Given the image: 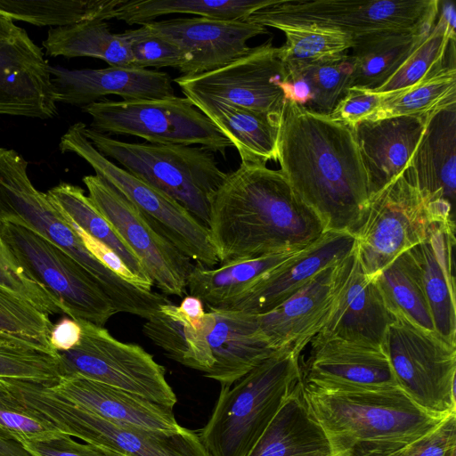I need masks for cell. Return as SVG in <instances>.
Instances as JSON below:
<instances>
[{"label": "cell", "mask_w": 456, "mask_h": 456, "mask_svg": "<svg viewBox=\"0 0 456 456\" xmlns=\"http://www.w3.org/2000/svg\"><path fill=\"white\" fill-rule=\"evenodd\" d=\"M278 161L297 196L326 232L354 235L372 193L353 129L287 100Z\"/></svg>", "instance_id": "obj_1"}, {"label": "cell", "mask_w": 456, "mask_h": 456, "mask_svg": "<svg viewBox=\"0 0 456 456\" xmlns=\"http://www.w3.org/2000/svg\"><path fill=\"white\" fill-rule=\"evenodd\" d=\"M208 228L220 265L305 249L326 232L281 170L248 164L212 197Z\"/></svg>", "instance_id": "obj_2"}, {"label": "cell", "mask_w": 456, "mask_h": 456, "mask_svg": "<svg viewBox=\"0 0 456 456\" xmlns=\"http://www.w3.org/2000/svg\"><path fill=\"white\" fill-rule=\"evenodd\" d=\"M27 169L21 155L0 148V222L23 225L66 252L99 285L116 313L149 318L160 303L159 295L127 282L97 260L47 193L34 187Z\"/></svg>", "instance_id": "obj_3"}, {"label": "cell", "mask_w": 456, "mask_h": 456, "mask_svg": "<svg viewBox=\"0 0 456 456\" xmlns=\"http://www.w3.org/2000/svg\"><path fill=\"white\" fill-rule=\"evenodd\" d=\"M304 389L308 407L330 437L336 453L362 446L417 439L446 418L430 414L398 387L379 389Z\"/></svg>", "instance_id": "obj_4"}, {"label": "cell", "mask_w": 456, "mask_h": 456, "mask_svg": "<svg viewBox=\"0 0 456 456\" xmlns=\"http://www.w3.org/2000/svg\"><path fill=\"white\" fill-rule=\"evenodd\" d=\"M300 355L281 348L230 386H221L198 431L210 456H247L302 379Z\"/></svg>", "instance_id": "obj_5"}, {"label": "cell", "mask_w": 456, "mask_h": 456, "mask_svg": "<svg viewBox=\"0 0 456 456\" xmlns=\"http://www.w3.org/2000/svg\"><path fill=\"white\" fill-rule=\"evenodd\" d=\"M84 134L103 156L177 201L208 226L212 197L228 174L212 151L200 146L122 142L86 125Z\"/></svg>", "instance_id": "obj_6"}, {"label": "cell", "mask_w": 456, "mask_h": 456, "mask_svg": "<svg viewBox=\"0 0 456 456\" xmlns=\"http://www.w3.org/2000/svg\"><path fill=\"white\" fill-rule=\"evenodd\" d=\"M4 381L24 404L60 431L115 456H210L198 431L185 428L165 431L118 424L67 401L42 384L9 379Z\"/></svg>", "instance_id": "obj_7"}, {"label": "cell", "mask_w": 456, "mask_h": 456, "mask_svg": "<svg viewBox=\"0 0 456 456\" xmlns=\"http://www.w3.org/2000/svg\"><path fill=\"white\" fill-rule=\"evenodd\" d=\"M454 218L446 201H431L415 184L410 167L375 193L354 233L364 272L374 279L398 256L423 241L432 224Z\"/></svg>", "instance_id": "obj_8"}, {"label": "cell", "mask_w": 456, "mask_h": 456, "mask_svg": "<svg viewBox=\"0 0 456 456\" xmlns=\"http://www.w3.org/2000/svg\"><path fill=\"white\" fill-rule=\"evenodd\" d=\"M86 124L77 122L61 136V152H71L85 159L104 180L130 201L179 251L208 267L219 260L207 225L177 201L133 175L100 153L84 134Z\"/></svg>", "instance_id": "obj_9"}, {"label": "cell", "mask_w": 456, "mask_h": 456, "mask_svg": "<svg viewBox=\"0 0 456 456\" xmlns=\"http://www.w3.org/2000/svg\"><path fill=\"white\" fill-rule=\"evenodd\" d=\"M90 128L126 134L154 144L200 145L224 155L233 147L221 130L186 97L135 101L100 100L82 107Z\"/></svg>", "instance_id": "obj_10"}, {"label": "cell", "mask_w": 456, "mask_h": 456, "mask_svg": "<svg viewBox=\"0 0 456 456\" xmlns=\"http://www.w3.org/2000/svg\"><path fill=\"white\" fill-rule=\"evenodd\" d=\"M394 314L383 346L398 387L430 414H456V345Z\"/></svg>", "instance_id": "obj_11"}, {"label": "cell", "mask_w": 456, "mask_h": 456, "mask_svg": "<svg viewBox=\"0 0 456 456\" xmlns=\"http://www.w3.org/2000/svg\"><path fill=\"white\" fill-rule=\"evenodd\" d=\"M0 241L26 275L58 300L72 319L104 327L117 314L112 302L86 271L37 232L1 221Z\"/></svg>", "instance_id": "obj_12"}, {"label": "cell", "mask_w": 456, "mask_h": 456, "mask_svg": "<svg viewBox=\"0 0 456 456\" xmlns=\"http://www.w3.org/2000/svg\"><path fill=\"white\" fill-rule=\"evenodd\" d=\"M438 11V0H275L247 20L265 28L277 23L315 24L337 28L354 38L384 30L431 29Z\"/></svg>", "instance_id": "obj_13"}, {"label": "cell", "mask_w": 456, "mask_h": 456, "mask_svg": "<svg viewBox=\"0 0 456 456\" xmlns=\"http://www.w3.org/2000/svg\"><path fill=\"white\" fill-rule=\"evenodd\" d=\"M80 342L58 352L61 377L81 376L174 408L176 395L166 379L164 366L142 346L115 338L104 327L77 321Z\"/></svg>", "instance_id": "obj_14"}, {"label": "cell", "mask_w": 456, "mask_h": 456, "mask_svg": "<svg viewBox=\"0 0 456 456\" xmlns=\"http://www.w3.org/2000/svg\"><path fill=\"white\" fill-rule=\"evenodd\" d=\"M82 180L94 206L140 260L153 285L165 295L183 297L194 265L191 260L101 177L89 175Z\"/></svg>", "instance_id": "obj_15"}, {"label": "cell", "mask_w": 456, "mask_h": 456, "mask_svg": "<svg viewBox=\"0 0 456 456\" xmlns=\"http://www.w3.org/2000/svg\"><path fill=\"white\" fill-rule=\"evenodd\" d=\"M288 70L272 40L219 69L174 81L185 94H194L273 116H281Z\"/></svg>", "instance_id": "obj_16"}, {"label": "cell", "mask_w": 456, "mask_h": 456, "mask_svg": "<svg viewBox=\"0 0 456 456\" xmlns=\"http://www.w3.org/2000/svg\"><path fill=\"white\" fill-rule=\"evenodd\" d=\"M57 100L42 49L24 28L0 15V115L53 118Z\"/></svg>", "instance_id": "obj_17"}, {"label": "cell", "mask_w": 456, "mask_h": 456, "mask_svg": "<svg viewBox=\"0 0 456 456\" xmlns=\"http://www.w3.org/2000/svg\"><path fill=\"white\" fill-rule=\"evenodd\" d=\"M300 359L302 385L314 391L398 387L383 346L319 332Z\"/></svg>", "instance_id": "obj_18"}, {"label": "cell", "mask_w": 456, "mask_h": 456, "mask_svg": "<svg viewBox=\"0 0 456 456\" xmlns=\"http://www.w3.org/2000/svg\"><path fill=\"white\" fill-rule=\"evenodd\" d=\"M394 320L395 314L376 280L364 272L354 245L340 262L333 308L321 331L383 346L387 327Z\"/></svg>", "instance_id": "obj_19"}, {"label": "cell", "mask_w": 456, "mask_h": 456, "mask_svg": "<svg viewBox=\"0 0 456 456\" xmlns=\"http://www.w3.org/2000/svg\"><path fill=\"white\" fill-rule=\"evenodd\" d=\"M181 47L190 58L183 76H194L224 67L248 53V41L266 34L265 27L248 20L204 17L176 18L147 23Z\"/></svg>", "instance_id": "obj_20"}, {"label": "cell", "mask_w": 456, "mask_h": 456, "mask_svg": "<svg viewBox=\"0 0 456 456\" xmlns=\"http://www.w3.org/2000/svg\"><path fill=\"white\" fill-rule=\"evenodd\" d=\"M343 258L323 268L279 305L257 314L262 331L275 349L292 348L301 354L322 330L333 308Z\"/></svg>", "instance_id": "obj_21"}, {"label": "cell", "mask_w": 456, "mask_h": 456, "mask_svg": "<svg viewBox=\"0 0 456 456\" xmlns=\"http://www.w3.org/2000/svg\"><path fill=\"white\" fill-rule=\"evenodd\" d=\"M58 102L86 106L110 94L123 101L175 96L170 76L162 71L128 67L68 69L49 65Z\"/></svg>", "instance_id": "obj_22"}, {"label": "cell", "mask_w": 456, "mask_h": 456, "mask_svg": "<svg viewBox=\"0 0 456 456\" xmlns=\"http://www.w3.org/2000/svg\"><path fill=\"white\" fill-rule=\"evenodd\" d=\"M355 239L346 232H326L313 245L264 274L229 310L266 313L299 290L326 266L348 255Z\"/></svg>", "instance_id": "obj_23"}, {"label": "cell", "mask_w": 456, "mask_h": 456, "mask_svg": "<svg viewBox=\"0 0 456 456\" xmlns=\"http://www.w3.org/2000/svg\"><path fill=\"white\" fill-rule=\"evenodd\" d=\"M455 222H435L427 238L406 250L411 257L432 315L435 330L456 345V291L453 251Z\"/></svg>", "instance_id": "obj_24"}, {"label": "cell", "mask_w": 456, "mask_h": 456, "mask_svg": "<svg viewBox=\"0 0 456 456\" xmlns=\"http://www.w3.org/2000/svg\"><path fill=\"white\" fill-rule=\"evenodd\" d=\"M429 118L363 120L354 129L372 196L411 167Z\"/></svg>", "instance_id": "obj_25"}, {"label": "cell", "mask_w": 456, "mask_h": 456, "mask_svg": "<svg viewBox=\"0 0 456 456\" xmlns=\"http://www.w3.org/2000/svg\"><path fill=\"white\" fill-rule=\"evenodd\" d=\"M67 401L111 422L151 429L183 428L173 408L81 376H63L48 387Z\"/></svg>", "instance_id": "obj_26"}, {"label": "cell", "mask_w": 456, "mask_h": 456, "mask_svg": "<svg viewBox=\"0 0 456 456\" xmlns=\"http://www.w3.org/2000/svg\"><path fill=\"white\" fill-rule=\"evenodd\" d=\"M215 325L208 341L214 358L206 378L230 386L273 355L275 349L262 331L257 314L241 310H214Z\"/></svg>", "instance_id": "obj_27"}, {"label": "cell", "mask_w": 456, "mask_h": 456, "mask_svg": "<svg viewBox=\"0 0 456 456\" xmlns=\"http://www.w3.org/2000/svg\"><path fill=\"white\" fill-rule=\"evenodd\" d=\"M231 141L241 164L266 165L278 161L281 117L200 94H185Z\"/></svg>", "instance_id": "obj_28"}, {"label": "cell", "mask_w": 456, "mask_h": 456, "mask_svg": "<svg viewBox=\"0 0 456 456\" xmlns=\"http://www.w3.org/2000/svg\"><path fill=\"white\" fill-rule=\"evenodd\" d=\"M456 104L432 115L410 167L417 187L431 201L452 207L456 190Z\"/></svg>", "instance_id": "obj_29"}, {"label": "cell", "mask_w": 456, "mask_h": 456, "mask_svg": "<svg viewBox=\"0 0 456 456\" xmlns=\"http://www.w3.org/2000/svg\"><path fill=\"white\" fill-rule=\"evenodd\" d=\"M332 443L312 414L302 379L247 456H336Z\"/></svg>", "instance_id": "obj_30"}, {"label": "cell", "mask_w": 456, "mask_h": 456, "mask_svg": "<svg viewBox=\"0 0 456 456\" xmlns=\"http://www.w3.org/2000/svg\"><path fill=\"white\" fill-rule=\"evenodd\" d=\"M215 325L211 311L198 320L187 317L172 302L161 305L142 326L144 335L165 354L184 365L207 373L214 364L208 337Z\"/></svg>", "instance_id": "obj_31"}, {"label": "cell", "mask_w": 456, "mask_h": 456, "mask_svg": "<svg viewBox=\"0 0 456 456\" xmlns=\"http://www.w3.org/2000/svg\"><path fill=\"white\" fill-rule=\"evenodd\" d=\"M302 250L266 255L217 268L196 263L188 276L187 289L191 296L201 300L210 311L229 310L264 274Z\"/></svg>", "instance_id": "obj_32"}, {"label": "cell", "mask_w": 456, "mask_h": 456, "mask_svg": "<svg viewBox=\"0 0 456 456\" xmlns=\"http://www.w3.org/2000/svg\"><path fill=\"white\" fill-rule=\"evenodd\" d=\"M431 29L384 30L354 37L353 45L347 53L353 69L351 87L373 90L380 86Z\"/></svg>", "instance_id": "obj_33"}, {"label": "cell", "mask_w": 456, "mask_h": 456, "mask_svg": "<svg viewBox=\"0 0 456 456\" xmlns=\"http://www.w3.org/2000/svg\"><path fill=\"white\" fill-rule=\"evenodd\" d=\"M42 45L51 57H92L110 66L132 68L125 39L121 34L112 33L104 20L51 28Z\"/></svg>", "instance_id": "obj_34"}, {"label": "cell", "mask_w": 456, "mask_h": 456, "mask_svg": "<svg viewBox=\"0 0 456 456\" xmlns=\"http://www.w3.org/2000/svg\"><path fill=\"white\" fill-rule=\"evenodd\" d=\"M275 0H124L114 12V19L128 25H142L158 17L172 14H196L200 17L247 20L257 10Z\"/></svg>", "instance_id": "obj_35"}, {"label": "cell", "mask_w": 456, "mask_h": 456, "mask_svg": "<svg viewBox=\"0 0 456 456\" xmlns=\"http://www.w3.org/2000/svg\"><path fill=\"white\" fill-rule=\"evenodd\" d=\"M452 104H456V68L455 62L450 63L448 60L414 85L385 94L379 108L366 120L397 116L428 118Z\"/></svg>", "instance_id": "obj_36"}, {"label": "cell", "mask_w": 456, "mask_h": 456, "mask_svg": "<svg viewBox=\"0 0 456 456\" xmlns=\"http://www.w3.org/2000/svg\"><path fill=\"white\" fill-rule=\"evenodd\" d=\"M46 193L66 218L113 249L131 272L142 282L145 289L152 290L153 282L146 273L140 260L94 206L81 187L68 183H61Z\"/></svg>", "instance_id": "obj_37"}, {"label": "cell", "mask_w": 456, "mask_h": 456, "mask_svg": "<svg viewBox=\"0 0 456 456\" xmlns=\"http://www.w3.org/2000/svg\"><path fill=\"white\" fill-rule=\"evenodd\" d=\"M271 28L282 31L286 37L284 45L277 47V53L288 71L336 61L353 45L350 35L333 28L282 23Z\"/></svg>", "instance_id": "obj_38"}, {"label": "cell", "mask_w": 456, "mask_h": 456, "mask_svg": "<svg viewBox=\"0 0 456 456\" xmlns=\"http://www.w3.org/2000/svg\"><path fill=\"white\" fill-rule=\"evenodd\" d=\"M124 0H0V15L38 27L110 20Z\"/></svg>", "instance_id": "obj_39"}, {"label": "cell", "mask_w": 456, "mask_h": 456, "mask_svg": "<svg viewBox=\"0 0 456 456\" xmlns=\"http://www.w3.org/2000/svg\"><path fill=\"white\" fill-rule=\"evenodd\" d=\"M374 279L393 313L399 312L419 326L436 331L417 268L407 251L389 263Z\"/></svg>", "instance_id": "obj_40"}, {"label": "cell", "mask_w": 456, "mask_h": 456, "mask_svg": "<svg viewBox=\"0 0 456 456\" xmlns=\"http://www.w3.org/2000/svg\"><path fill=\"white\" fill-rule=\"evenodd\" d=\"M58 352L0 332V379L55 385L61 379Z\"/></svg>", "instance_id": "obj_41"}, {"label": "cell", "mask_w": 456, "mask_h": 456, "mask_svg": "<svg viewBox=\"0 0 456 456\" xmlns=\"http://www.w3.org/2000/svg\"><path fill=\"white\" fill-rule=\"evenodd\" d=\"M452 40L455 41V31L437 15L428 36L385 83L373 90L387 94L414 85L431 70L448 61L446 55Z\"/></svg>", "instance_id": "obj_42"}, {"label": "cell", "mask_w": 456, "mask_h": 456, "mask_svg": "<svg viewBox=\"0 0 456 456\" xmlns=\"http://www.w3.org/2000/svg\"><path fill=\"white\" fill-rule=\"evenodd\" d=\"M50 420L24 404L0 379V437L20 444L60 436Z\"/></svg>", "instance_id": "obj_43"}, {"label": "cell", "mask_w": 456, "mask_h": 456, "mask_svg": "<svg viewBox=\"0 0 456 456\" xmlns=\"http://www.w3.org/2000/svg\"><path fill=\"white\" fill-rule=\"evenodd\" d=\"M53 323L48 314L0 286V332L7 333L55 353L49 342Z\"/></svg>", "instance_id": "obj_44"}, {"label": "cell", "mask_w": 456, "mask_h": 456, "mask_svg": "<svg viewBox=\"0 0 456 456\" xmlns=\"http://www.w3.org/2000/svg\"><path fill=\"white\" fill-rule=\"evenodd\" d=\"M131 56L134 69H177L183 74L190 58L175 43L153 30L147 23L120 33Z\"/></svg>", "instance_id": "obj_45"}, {"label": "cell", "mask_w": 456, "mask_h": 456, "mask_svg": "<svg viewBox=\"0 0 456 456\" xmlns=\"http://www.w3.org/2000/svg\"><path fill=\"white\" fill-rule=\"evenodd\" d=\"M347 53L330 62L288 71L300 73L308 85L310 101L305 109L318 114L330 115L351 87L353 69Z\"/></svg>", "instance_id": "obj_46"}, {"label": "cell", "mask_w": 456, "mask_h": 456, "mask_svg": "<svg viewBox=\"0 0 456 456\" xmlns=\"http://www.w3.org/2000/svg\"><path fill=\"white\" fill-rule=\"evenodd\" d=\"M345 456H456V414L412 441L357 447Z\"/></svg>", "instance_id": "obj_47"}, {"label": "cell", "mask_w": 456, "mask_h": 456, "mask_svg": "<svg viewBox=\"0 0 456 456\" xmlns=\"http://www.w3.org/2000/svg\"><path fill=\"white\" fill-rule=\"evenodd\" d=\"M0 286L21 297L47 314H65L63 306L43 286L28 278L0 241Z\"/></svg>", "instance_id": "obj_48"}, {"label": "cell", "mask_w": 456, "mask_h": 456, "mask_svg": "<svg viewBox=\"0 0 456 456\" xmlns=\"http://www.w3.org/2000/svg\"><path fill=\"white\" fill-rule=\"evenodd\" d=\"M384 97V93L349 87L329 116L354 130L376 111Z\"/></svg>", "instance_id": "obj_49"}, {"label": "cell", "mask_w": 456, "mask_h": 456, "mask_svg": "<svg viewBox=\"0 0 456 456\" xmlns=\"http://www.w3.org/2000/svg\"><path fill=\"white\" fill-rule=\"evenodd\" d=\"M21 445L31 456H115L94 444L76 442L65 433Z\"/></svg>", "instance_id": "obj_50"}, {"label": "cell", "mask_w": 456, "mask_h": 456, "mask_svg": "<svg viewBox=\"0 0 456 456\" xmlns=\"http://www.w3.org/2000/svg\"><path fill=\"white\" fill-rule=\"evenodd\" d=\"M65 217V216H64ZM66 218V217H65ZM79 236L86 248L102 265L129 283L147 290L142 282L131 272L123 260L110 247L94 239L76 224L66 218ZM151 291V290H147Z\"/></svg>", "instance_id": "obj_51"}, {"label": "cell", "mask_w": 456, "mask_h": 456, "mask_svg": "<svg viewBox=\"0 0 456 456\" xmlns=\"http://www.w3.org/2000/svg\"><path fill=\"white\" fill-rule=\"evenodd\" d=\"M82 328L79 322L72 318L64 317L53 325L49 342L56 352L68 351L78 345L81 339Z\"/></svg>", "instance_id": "obj_52"}, {"label": "cell", "mask_w": 456, "mask_h": 456, "mask_svg": "<svg viewBox=\"0 0 456 456\" xmlns=\"http://www.w3.org/2000/svg\"><path fill=\"white\" fill-rule=\"evenodd\" d=\"M179 308L191 320H198L206 314L202 301L191 295L182 300Z\"/></svg>", "instance_id": "obj_53"}, {"label": "cell", "mask_w": 456, "mask_h": 456, "mask_svg": "<svg viewBox=\"0 0 456 456\" xmlns=\"http://www.w3.org/2000/svg\"><path fill=\"white\" fill-rule=\"evenodd\" d=\"M0 456H31V454L20 443L0 437Z\"/></svg>", "instance_id": "obj_54"}, {"label": "cell", "mask_w": 456, "mask_h": 456, "mask_svg": "<svg viewBox=\"0 0 456 456\" xmlns=\"http://www.w3.org/2000/svg\"><path fill=\"white\" fill-rule=\"evenodd\" d=\"M336 456H345L344 453H338Z\"/></svg>", "instance_id": "obj_55"}]
</instances>
